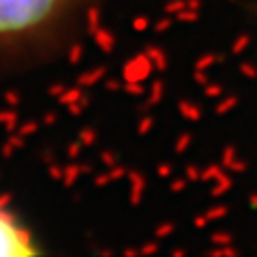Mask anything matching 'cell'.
Returning a JSON list of instances; mask_svg holds the SVG:
<instances>
[{
  "mask_svg": "<svg viewBox=\"0 0 257 257\" xmlns=\"http://www.w3.org/2000/svg\"><path fill=\"white\" fill-rule=\"evenodd\" d=\"M58 0H0V37L41 24Z\"/></svg>",
  "mask_w": 257,
  "mask_h": 257,
  "instance_id": "obj_1",
  "label": "cell"
},
{
  "mask_svg": "<svg viewBox=\"0 0 257 257\" xmlns=\"http://www.w3.org/2000/svg\"><path fill=\"white\" fill-rule=\"evenodd\" d=\"M37 248L30 244L28 236L24 234L5 212H0V255L3 257H26Z\"/></svg>",
  "mask_w": 257,
  "mask_h": 257,
  "instance_id": "obj_2",
  "label": "cell"
}]
</instances>
